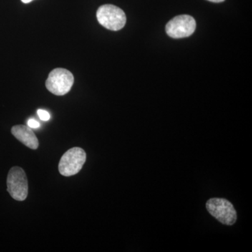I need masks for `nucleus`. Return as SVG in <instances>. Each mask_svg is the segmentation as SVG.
Masks as SVG:
<instances>
[{
	"mask_svg": "<svg viewBox=\"0 0 252 252\" xmlns=\"http://www.w3.org/2000/svg\"><path fill=\"white\" fill-rule=\"evenodd\" d=\"M96 16L99 24L109 31H120L126 23V16L124 11L112 4H104L99 6Z\"/></svg>",
	"mask_w": 252,
	"mask_h": 252,
	"instance_id": "f257e3e1",
	"label": "nucleus"
},
{
	"mask_svg": "<svg viewBox=\"0 0 252 252\" xmlns=\"http://www.w3.org/2000/svg\"><path fill=\"white\" fill-rule=\"evenodd\" d=\"M74 81L72 72L64 68H56L50 72L46 87L51 94L62 96L69 92Z\"/></svg>",
	"mask_w": 252,
	"mask_h": 252,
	"instance_id": "f03ea898",
	"label": "nucleus"
},
{
	"mask_svg": "<svg viewBox=\"0 0 252 252\" xmlns=\"http://www.w3.org/2000/svg\"><path fill=\"white\" fill-rule=\"evenodd\" d=\"M86 160V154L84 149L74 147L65 152L59 162L60 173L64 177L77 175L82 169Z\"/></svg>",
	"mask_w": 252,
	"mask_h": 252,
	"instance_id": "7ed1b4c3",
	"label": "nucleus"
},
{
	"mask_svg": "<svg viewBox=\"0 0 252 252\" xmlns=\"http://www.w3.org/2000/svg\"><path fill=\"white\" fill-rule=\"evenodd\" d=\"M207 211L223 224L231 225L237 220V212L233 204L223 198H211L207 202Z\"/></svg>",
	"mask_w": 252,
	"mask_h": 252,
	"instance_id": "20e7f679",
	"label": "nucleus"
},
{
	"mask_svg": "<svg viewBox=\"0 0 252 252\" xmlns=\"http://www.w3.org/2000/svg\"><path fill=\"white\" fill-rule=\"evenodd\" d=\"M7 190L14 200L23 201L28 195V182L26 172L21 167H14L8 174Z\"/></svg>",
	"mask_w": 252,
	"mask_h": 252,
	"instance_id": "39448f33",
	"label": "nucleus"
},
{
	"mask_svg": "<svg viewBox=\"0 0 252 252\" xmlns=\"http://www.w3.org/2000/svg\"><path fill=\"white\" fill-rule=\"evenodd\" d=\"M196 28L195 19L189 15H180L170 20L165 30L167 35L174 39L188 37L193 34Z\"/></svg>",
	"mask_w": 252,
	"mask_h": 252,
	"instance_id": "423d86ee",
	"label": "nucleus"
},
{
	"mask_svg": "<svg viewBox=\"0 0 252 252\" xmlns=\"http://www.w3.org/2000/svg\"><path fill=\"white\" fill-rule=\"evenodd\" d=\"M12 135L19 140L21 143L26 145L28 148L36 149L39 147V141L35 134L31 130L29 126L24 125L14 126L11 128Z\"/></svg>",
	"mask_w": 252,
	"mask_h": 252,
	"instance_id": "0eeeda50",
	"label": "nucleus"
},
{
	"mask_svg": "<svg viewBox=\"0 0 252 252\" xmlns=\"http://www.w3.org/2000/svg\"><path fill=\"white\" fill-rule=\"evenodd\" d=\"M37 114L41 120L44 121V122H47L51 118L49 113L45 110H43V109H38Z\"/></svg>",
	"mask_w": 252,
	"mask_h": 252,
	"instance_id": "6e6552de",
	"label": "nucleus"
},
{
	"mask_svg": "<svg viewBox=\"0 0 252 252\" xmlns=\"http://www.w3.org/2000/svg\"><path fill=\"white\" fill-rule=\"evenodd\" d=\"M28 125L31 128H37L40 126L39 123L36 122V120H34V119H31V120L28 121Z\"/></svg>",
	"mask_w": 252,
	"mask_h": 252,
	"instance_id": "1a4fd4ad",
	"label": "nucleus"
},
{
	"mask_svg": "<svg viewBox=\"0 0 252 252\" xmlns=\"http://www.w3.org/2000/svg\"><path fill=\"white\" fill-rule=\"evenodd\" d=\"M207 1H211V2L220 3L223 2V1H224L225 0H207Z\"/></svg>",
	"mask_w": 252,
	"mask_h": 252,
	"instance_id": "9d476101",
	"label": "nucleus"
},
{
	"mask_svg": "<svg viewBox=\"0 0 252 252\" xmlns=\"http://www.w3.org/2000/svg\"><path fill=\"white\" fill-rule=\"evenodd\" d=\"M21 1H22L23 3H25V4H28V3L31 2L32 0H21Z\"/></svg>",
	"mask_w": 252,
	"mask_h": 252,
	"instance_id": "9b49d317",
	"label": "nucleus"
}]
</instances>
